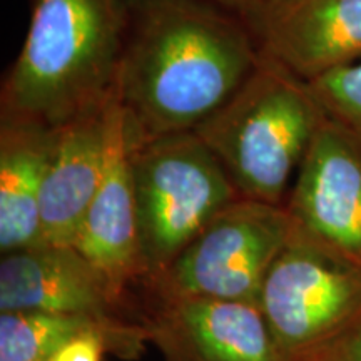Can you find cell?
I'll return each instance as SVG.
<instances>
[{
  "label": "cell",
  "mask_w": 361,
  "mask_h": 361,
  "mask_svg": "<svg viewBox=\"0 0 361 361\" xmlns=\"http://www.w3.org/2000/svg\"><path fill=\"white\" fill-rule=\"evenodd\" d=\"M259 51L214 0H128L114 97L135 139L196 130L250 78Z\"/></svg>",
  "instance_id": "1"
},
{
  "label": "cell",
  "mask_w": 361,
  "mask_h": 361,
  "mask_svg": "<svg viewBox=\"0 0 361 361\" xmlns=\"http://www.w3.org/2000/svg\"><path fill=\"white\" fill-rule=\"evenodd\" d=\"M329 117L361 134V61L310 84Z\"/></svg>",
  "instance_id": "15"
},
{
  "label": "cell",
  "mask_w": 361,
  "mask_h": 361,
  "mask_svg": "<svg viewBox=\"0 0 361 361\" xmlns=\"http://www.w3.org/2000/svg\"><path fill=\"white\" fill-rule=\"evenodd\" d=\"M128 0H32L0 117L61 128L114 97Z\"/></svg>",
  "instance_id": "2"
},
{
  "label": "cell",
  "mask_w": 361,
  "mask_h": 361,
  "mask_svg": "<svg viewBox=\"0 0 361 361\" xmlns=\"http://www.w3.org/2000/svg\"><path fill=\"white\" fill-rule=\"evenodd\" d=\"M130 154L128 121L121 104L112 97L106 166L74 246L126 298L130 284L142 281Z\"/></svg>",
  "instance_id": "11"
},
{
  "label": "cell",
  "mask_w": 361,
  "mask_h": 361,
  "mask_svg": "<svg viewBox=\"0 0 361 361\" xmlns=\"http://www.w3.org/2000/svg\"><path fill=\"white\" fill-rule=\"evenodd\" d=\"M258 305L283 361H300L361 322V264L291 231Z\"/></svg>",
  "instance_id": "5"
},
{
  "label": "cell",
  "mask_w": 361,
  "mask_h": 361,
  "mask_svg": "<svg viewBox=\"0 0 361 361\" xmlns=\"http://www.w3.org/2000/svg\"><path fill=\"white\" fill-rule=\"evenodd\" d=\"M111 101L59 128L40 191L42 245H75L106 166Z\"/></svg>",
  "instance_id": "12"
},
{
  "label": "cell",
  "mask_w": 361,
  "mask_h": 361,
  "mask_svg": "<svg viewBox=\"0 0 361 361\" xmlns=\"http://www.w3.org/2000/svg\"><path fill=\"white\" fill-rule=\"evenodd\" d=\"M328 119L311 85L266 57L196 133L245 200L284 206L316 133Z\"/></svg>",
  "instance_id": "3"
},
{
  "label": "cell",
  "mask_w": 361,
  "mask_h": 361,
  "mask_svg": "<svg viewBox=\"0 0 361 361\" xmlns=\"http://www.w3.org/2000/svg\"><path fill=\"white\" fill-rule=\"evenodd\" d=\"M129 126V124H128ZM133 178L142 281H156L239 192L194 130L135 139Z\"/></svg>",
  "instance_id": "4"
},
{
  "label": "cell",
  "mask_w": 361,
  "mask_h": 361,
  "mask_svg": "<svg viewBox=\"0 0 361 361\" xmlns=\"http://www.w3.org/2000/svg\"><path fill=\"white\" fill-rule=\"evenodd\" d=\"M300 361H361V322Z\"/></svg>",
  "instance_id": "17"
},
{
  "label": "cell",
  "mask_w": 361,
  "mask_h": 361,
  "mask_svg": "<svg viewBox=\"0 0 361 361\" xmlns=\"http://www.w3.org/2000/svg\"><path fill=\"white\" fill-rule=\"evenodd\" d=\"M126 301L75 246L37 245L0 259V311L85 314L129 326L135 323L124 318Z\"/></svg>",
  "instance_id": "10"
},
{
  "label": "cell",
  "mask_w": 361,
  "mask_h": 361,
  "mask_svg": "<svg viewBox=\"0 0 361 361\" xmlns=\"http://www.w3.org/2000/svg\"><path fill=\"white\" fill-rule=\"evenodd\" d=\"M216 4H219L221 7L228 8V11H231L234 13H238V16H241L243 12L247 11L251 6H255L258 0H214Z\"/></svg>",
  "instance_id": "18"
},
{
  "label": "cell",
  "mask_w": 361,
  "mask_h": 361,
  "mask_svg": "<svg viewBox=\"0 0 361 361\" xmlns=\"http://www.w3.org/2000/svg\"><path fill=\"white\" fill-rule=\"evenodd\" d=\"M239 17L261 57L308 84L361 61V0H258Z\"/></svg>",
  "instance_id": "8"
},
{
  "label": "cell",
  "mask_w": 361,
  "mask_h": 361,
  "mask_svg": "<svg viewBox=\"0 0 361 361\" xmlns=\"http://www.w3.org/2000/svg\"><path fill=\"white\" fill-rule=\"evenodd\" d=\"M144 319L168 361H283L263 311L252 301L154 296Z\"/></svg>",
  "instance_id": "9"
},
{
  "label": "cell",
  "mask_w": 361,
  "mask_h": 361,
  "mask_svg": "<svg viewBox=\"0 0 361 361\" xmlns=\"http://www.w3.org/2000/svg\"><path fill=\"white\" fill-rule=\"evenodd\" d=\"M286 207L239 197L204 226L156 281L152 296H204L258 303L269 266L286 246Z\"/></svg>",
  "instance_id": "6"
},
{
  "label": "cell",
  "mask_w": 361,
  "mask_h": 361,
  "mask_svg": "<svg viewBox=\"0 0 361 361\" xmlns=\"http://www.w3.org/2000/svg\"><path fill=\"white\" fill-rule=\"evenodd\" d=\"M106 351L116 353L111 336L102 329L82 333L57 351L51 361H102Z\"/></svg>",
  "instance_id": "16"
},
{
  "label": "cell",
  "mask_w": 361,
  "mask_h": 361,
  "mask_svg": "<svg viewBox=\"0 0 361 361\" xmlns=\"http://www.w3.org/2000/svg\"><path fill=\"white\" fill-rule=\"evenodd\" d=\"M94 329L106 331L124 358H135L149 341L144 323L114 326L85 314L0 311V361H51L71 340Z\"/></svg>",
  "instance_id": "14"
},
{
  "label": "cell",
  "mask_w": 361,
  "mask_h": 361,
  "mask_svg": "<svg viewBox=\"0 0 361 361\" xmlns=\"http://www.w3.org/2000/svg\"><path fill=\"white\" fill-rule=\"evenodd\" d=\"M284 207L293 233L361 264V134L328 116Z\"/></svg>",
  "instance_id": "7"
},
{
  "label": "cell",
  "mask_w": 361,
  "mask_h": 361,
  "mask_svg": "<svg viewBox=\"0 0 361 361\" xmlns=\"http://www.w3.org/2000/svg\"><path fill=\"white\" fill-rule=\"evenodd\" d=\"M59 128L0 117V251L42 245L40 191Z\"/></svg>",
  "instance_id": "13"
}]
</instances>
